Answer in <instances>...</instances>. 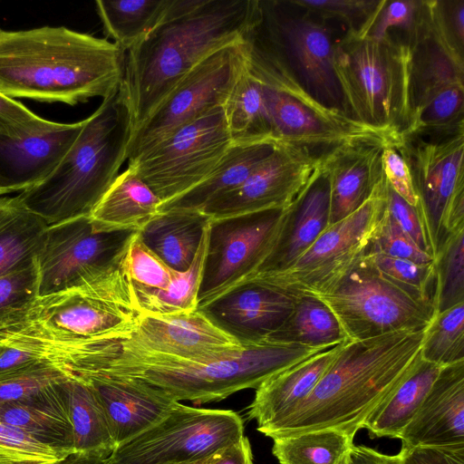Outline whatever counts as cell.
Returning a JSON list of instances; mask_svg holds the SVG:
<instances>
[{
  "label": "cell",
  "mask_w": 464,
  "mask_h": 464,
  "mask_svg": "<svg viewBox=\"0 0 464 464\" xmlns=\"http://www.w3.org/2000/svg\"><path fill=\"white\" fill-rule=\"evenodd\" d=\"M256 0H171L160 22L125 53L119 89L135 131L199 63L244 41Z\"/></svg>",
  "instance_id": "1"
},
{
  "label": "cell",
  "mask_w": 464,
  "mask_h": 464,
  "mask_svg": "<svg viewBox=\"0 0 464 464\" xmlns=\"http://www.w3.org/2000/svg\"><path fill=\"white\" fill-rule=\"evenodd\" d=\"M125 52L105 38L64 26L0 29V92L75 105L121 84Z\"/></svg>",
  "instance_id": "2"
},
{
  "label": "cell",
  "mask_w": 464,
  "mask_h": 464,
  "mask_svg": "<svg viewBox=\"0 0 464 464\" xmlns=\"http://www.w3.org/2000/svg\"><path fill=\"white\" fill-rule=\"evenodd\" d=\"M427 326L346 342L310 395L261 433L336 429L354 437L420 355Z\"/></svg>",
  "instance_id": "3"
},
{
  "label": "cell",
  "mask_w": 464,
  "mask_h": 464,
  "mask_svg": "<svg viewBox=\"0 0 464 464\" xmlns=\"http://www.w3.org/2000/svg\"><path fill=\"white\" fill-rule=\"evenodd\" d=\"M326 349L266 340L211 360L187 362L119 350L115 343L85 374L136 378L176 401L205 403L224 400L241 390H256L271 377Z\"/></svg>",
  "instance_id": "4"
},
{
  "label": "cell",
  "mask_w": 464,
  "mask_h": 464,
  "mask_svg": "<svg viewBox=\"0 0 464 464\" xmlns=\"http://www.w3.org/2000/svg\"><path fill=\"white\" fill-rule=\"evenodd\" d=\"M129 109L119 91L87 119L56 169L19 193L25 207L50 226L90 216L127 160Z\"/></svg>",
  "instance_id": "5"
},
{
  "label": "cell",
  "mask_w": 464,
  "mask_h": 464,
  "mask_svg": "<svg viewBox=\"0 0 464 464\" xmlns=\"http://www.w3.org/2000/svg\"><path fill=\"white\" fill-rule=\"evenodd\" d=\"M140 314L124 259L98 279L37 297L25 312L3 322L0 332L56 343L123 340Z\"/></svg>",
  "instance_id": "6"
},
{
  "label": "cell",
  "mask_w": 464,
  "mask_h": 464,
  "mask_svg": "<svg viewBox=\"0 0 464 464\" xmlns=\"http://www.w3.org/2000/svg\"><path fill=\"white\" fill-rule=\"evenodd\" d=\"M410 46L391 33L382 40L346 34L334 46L343 112L399 140L410 116Z\"/></svg>",
  "instance_id": "7"
},
{
  "label": "cell",
  "mask_w": 464,
  "mask_h": 464,
  "mask_svg": "<svg viewBox=\"0 0 464 464\" xmlns=\"http://www.w3.org/2000/svg\"><path fill=\"white\" fill-rule=\"evenodd\" d=\"M246 51L248 68L262 82L273 135L280 143L330 150L357 141H397L317 101L280 57Z\"/></svg>",
  "instance_id": "8"
},
{
  "label": "cell",
  "mask_w": 464,
  "mask_h": 464,
  "mask_svg": "<svg viewBox=\"0 0 464 464\" xmlns=\"http://www.w3.org/2000/svg\"><path fill=\"white\" fill-rule=\"evenodd\" d=\"M406 41L410 46V116L405 130L435 133L461 127L463 53L445 34L434 1H423L419 21Z\"/></svg>",
  "instance_id": "9"
},
{
  "label": "cell",
  "mask_w": 464,
  "mask_h": 464,
  "mask_svg": "<svg viewBox=\"0 0 464 464\" xmlns=\"http://www.w3.org/2000/svg\"><path fill=\"white\" fill-rule=\"evenodd\" d=\"M385 207L386 180L382 173L370 198L353 213L328 226L292 266L245 281L271 286L295 298L329 290L366 255Z\"/></svg>",
  "instance_id": "10"
},
{
  "label": "cell",
  "mask_w": 464,
  "mask_h": 464,
  "mask_svg": "<svg viewBox=\"0 0 464 464\" xmlns=\"http://www.w3.org/2000/svg\"><path fill=\"white\" fill-rule=\"evenodd\" d=\"M402 136L397 142L411 171L416 208L435 258L446 238L464 228V131Z\"/></svg>",
  "instance_id": "11"
},
{
  "label": "cell",
  "mask_w": 464,
  "mask_h": 464,
  "mask_svg": "<svg viewBox=\"0 0 464 464\" xmlns=\"http://www.w3.org/2000/svg\"><path fill=\"white\" fill-rule=\"evenodd\" d=\"M314 296L334 314L348 342L421 328L435 315L431 303L392 284L365 256L333 287Z\"/></svg>",
  "instance_id": "12"
},
{
  "label": "cell",
  "mask_w": 464,
  "mask_h": 464,
  "mask_svg": "<svg viewBox=\"0 0 464 464\" xmlns=\"http://www.w3.org/2000/svg\"><path fill=\"white\" fill-rule=\"evenodd\" d=\"M244 435V421L230 410L178 402L160 421L117 446L107 464H185L215 455Z\"/></svg>",
  "instance_id": "13"
},
{
  "label": "cell",
  "mask_w": 464,
  "mask_h": 464,
  "mask_svg": "<svg viewBox=\"0 0 464 464\" xmlns=\"http://www.w3.org/2000/svg\"><path fill=\"white\" fill-rule=\"evenodd\" d=\"M137 232L98 231L90 216L48 226L34 256L37 297L82 285L116 269Z\"/></svg>",
  "instance_id": "14"
},
{
  "label": "cell",
  "mask_w": 464,
  "mask_h": 464,
  "mask_svg": "<svg viewBox=\"0 0 464 464\" xmlns=\"http://www.w3.org/2000/svg\"><path fill=\"white\" fill-rule=\"evenodd\" d=\"M231 144L224 106H219L130 160L129 167L162 204L200 183Z\"/></svg>",
  "instance_id": "15"
},
{
  "label": "cell",
  "mask_w": 464,
  "mask_h": 464,
  "mask_svg": "<svg viewBox=\"0 0 464 464\" xmlns=\"http://www.w3.org/2000/svg\"><path fill=\"white\" fill-rule=\"evenodd\" d=\"M246 66L244 41L227 45L199 63L131 133L127 160L134 159L210 110L224 106Z\"/></svg>",
  "instance_id": "16"
},
{
  "label": "cell",
  "mask_w": 464,
  "mask_h": 464,
  "mask_svg": "<svg viewBox=\"0 0 464 464\" xmlns=\"http://www.w3.org/2000/svg\"><path fill=\"white\" fill-rule=\"evenodd\" d=\"M287 208L210 220L198 308L258 269L275 246Z\"/></svg>",
  "instance_id": "17"
},
{
  "label": "cell",
  "mask_w": 464,
  "mask_h": 464,
  "mask_svg": "<svg viewBox=\"0 0 464 464\" xmlns=\"http://www.w3.org/2000/svg\"><path fill=\"white\" fill-rule=\"evenodd\" d=\"M321 155L281 143L237 188L206 206L210 220L289 208L320 176Z\"/></svg>",
  "instance_id": "18"
},
{
  "label": "cell",
  "mask_w": 464,
  "mask_h": 464,
  "mask_svg": "<svg viewBox=\"0 0 464 464\" xmlns=\"http://www.w3.org/2000/svg\"><path fill=\"white\" fill-rule=\"evenodd\" d=\"M119 350L204 362L244 347L201 309L173 314H140L132 333L117 340Z\"/></svg>",
  "instance_id": "19"
},
{
  "label": "cell",
  "mask_w": 464,
  "mask_h": 464,
  "mask_svg": "<svg viewBox=\"0 0 464 464\" xmlns=\"http://www.w3.org/2000/svg\"><path fill=\"white\" fill-rule=\"evenodd\" d=\"M295 300L271 286L244 281L198 309L246 344L267 340L291 314Z\"/></svg>",
  "instance_id": "20"
},
{
  "label": "cell",
  "mask_w": 464,
  "mask_h": 464,
  "mask_svg": "<svg viewBox=\"0 0 464 464\" xmlns=\"http://www.w3.org/2000/svg\"><path fill=\"white\" fill-rule=\"evenodd\" d=\"M77 376L94 390L116 447L162 420L179 402L136 378L105 372Z\"/></svg>",
  "instance_id": "21"
},
{
  "label": "cell",
  "mask_w": 464,
  "mask_h": 464,
  "mask_svg": "<svg viewBox=\"0 0 464 464\" xmlns=\"http://www.w3.org/2000/svg\"><path fill=\"white\" fill-rule=\"evenodd\" d=\"M399 439L407 448L464 449V362L441 369Z\"/></svg>",
  "instance_id": "22"
},
{
  "label": "cell",
  "mask_w": 464,
  "mask_h": 464,
  "mask_svg": "<svg viewBox=\"0 0 464 464\" xmlns=\"http://www.w3.org/2000/svg\"><path fill=\"white\" fill-rule=\"evenodd\" d=\"M85 120L60 123L18 139L0 137V193L23 192L45 179L81 132Z\"/></svg>",
  "instance_id": "23"
},
{
  "label": "cell",
  "mask_w": 464,
  "mask_h": 464,
  "mask_svg": "<svg viewBox=\"0 0 464 464\" xmlns=\"http://www.w3.org/2000/svg\"><path fill=\"white\" fill-rule=\"evenodd\" d=\"M385 143H345L321 155V172L329 187V226L353 213L370 198L382 178Z\"/></svg>",
  "instance_id": "24"
},
{
  "label": "cell",
  "mask_w": 464,
  "mask_h": 464,
  "mask_svg": "<svg viewBox=\"0 0 464 464\" xmlns=\"http://www.w3.org/2000/svg\"><path fill=\"white\" fill-rule=\"evenodd\" d=\"M329 187L327 179L321 172L287 208L273 249L248 278L279 272L292 266L329 226Z\"/></svg>",
  "instance_id": "25"
},
{
  "label": "cell",
  "mask_w": 464,
  "mask_h": 464,
  "mask_svg": "<svg viewBox=\"0 0 464 464\" xmlns=\"http://www.w3.org/2000/svg\"><path fill=\"white\" fill-rule=\"evenodd\" d=\"M345 343L291 366L256 389L246 415L256 422L258 431L262 432L285 418L310 395Z\"/></svg>",
  "instance_id": "26"
},
{
  "label": "cell",
  "mask_w": 464,
  "mask_h": 464,
  "mask_svg": "<svg viewBox=\"0 0 464 464\" xmlns=\"http://www.w3.org/2000/svg\"><path fill=\"white\" fill-rule=\"evenodd\" d=\"M63 382L24 400L0 404V421L57 451L75 452Z\"/></svg>",
  "instance_id": "27"
},
{
  "label": "cell",
  "mask_w": 464,
  "mask_h": 464,
  "mask_svg": "<svg viewBox=\"0 0 464 464\" xmlns=\"http://www.w3.org/2000/svg\"><path fill=\"white\" fill-rule=\"evenodd\" d=\"M281 144L264 140L231 144L212 171L197 186L160 204L159 212L171 209L201 211L216 198L239 186Z\"/></svg>",
  "instance_id": "28"
},
{
  "label": "cell",
  "mask_w": 464,
  "mask_h": 464,
  "mask_svg": "<svg viewBox=\"0 0 464 464\" xmlns=\"http://www.w3.org/2000/svg\"><path fill=\"white\" fill-rule=\"evenodd\" d=\"M209 221L201 211L158 212L138 230V237L169 267L183 272L191 265Z\"/></svg>",
  "instance_id": "29"
},
{
  "label": "cell",
  "mask_w": 464,
  "mask_h": 464,
  "mask_svg": "<svg viewBox=\"0 0 464 464\" xmlns=\"http://www.w3.org/2000/svg\"><path fill=\"white\" fill-rule=\"evenodd\" d=\"M442 368L420 355L402 380L371 412L362 429L367 430L371 438L399 439Z\"/></svg>",
  "instance_id": "30"
},
{
  "label": "cell",
  "mask_w": 464,
  "mask_h": 464,
  "mask_svg": "<svg viewBox=\"0 0 464 464\" xmlns=\"http://www.w3.org/2000/svg\"><path fill=\"white\" fill-rule=\"evenodd\" d=\"M160 199L132 168L120 173L90 215L98 231L139 230L159 212Z\"/></svg>",
  "instance_id": "31"
},
{
  "label": "cell",
  "mask_w": 464,
  "mask_h": 464,
  "mask_svg": "<svg viewBox=\"0 0 464 464\" xmlns=\"http://www.w3.org/2000/svg\"><path fill=\"white\" fill-rule=\"evenodd\" d=\"M72 428L75 452L108 458L115 450L106 416L91 384L71 375L62 382Z\"/></svg>",
  "instance_id": "32"
},
{
  "label": "cell",
  "mask_w": 464,
  "mask_h": 464,
  "mask_svg": "<svg viewBox=\"0 0 464 464\" xmlns=\"http://www.w3.org/2000/svg\"><path fill=\"white\" fill-rule=\"evenodd\" d=\"M224 113L232 144L278 141L273 135L262 82L248 66L228 95Z\"/></svg>",
  "instance_id": "33"
},
{
  "label": "cell",
  "mask_w": 464,
  "mask_h": 464,
  "mask_svg": "<svg viewBox=\"0 0 464 464\" xmlns=\"http://www.w3.org/2000/svg\"><path fill=\"white\" fill-rule=\"evenodd\" d=\"M47 227L19 195L0 196V275L34 258Z\"/></svg>",
  "instance_id": "34"
},
{
  "label": "cell",
  "mask_w": 464,
  "mask_h": 464,
  "mask_svg": "<svg viewBox=\"0 0 464 464\" xmlns=\"http://www.w3.org/2000/svg\"><path fill=\"white\" fill-rule=\"evenodd\" d=\"M267 340L320 348L348 342L332 311L313 295L297 297L291 314Z\"/></svg>",
  "instance_id": "35"
},
{
  "label": "cell",
  "mask_w": 464,
  "mask_h": 464,
  "mask_svg": "<svg viewBox=\"0 0 464 464\" xmlns=\"http://www.w3.org/2000/svg\"><path fill=\"white\" fill-rule=\"evenodd\" d=\"M170 1L98 0L95 5L104 33L126 53L160 22Z\"/></svg>",
  "instance_id": "36"
},
{
  "label": "cell",
  "mask_w": 464,
  "mask_h": 464,
  "mask_svg": "<svg viewBox=\"0 0 464 464\" xmlns=\"http://www.w3.org/2000/svg\"><path fill=\"white\" fill-rule=\"evenodd\" d=\"M354 437L327 428L276 437L272 453L280 464H343Z\"/></svg>",
  "instance_id": "37"
},
{
  "label": "cell",
  "mask_w": 464,
  "mask_h": 464,
  "mask_svg": "<svg viewBox=\"0 0 464 464\" xmlns=\"http://www.w3.org/2000/svg\"><path fill=\"white\" fill-rule=\"evenodd\" d=\"M208 227L209 223L189 267L183 272L178 271L166 290H133L135 302L140 314H173L189 313L198 309V291L208 246Z\"/></svg>",
  "instance_id": "38"
},
{
  "label": "cell",
  "mask_w": 464,
  "mask_h": 464,
  "mask_svg": "<svg viewBox=\"0 0 464 464\" xmlns=\"http://www.w3.org/2000/svg\"><path fill=\"white\" fill-rule=\"evenodd\" d=\"M435 314L464 303V228L451 233L434 258Z\"/></svg>",
  "instance_id": "39"
},
{
  "label": "cell",
  "mask_w": 464,
  "mask_h": 464,
  "mask_svg": "<svg viewBox=\"0 0 464 464\" xmlns=\"http://www.w3.org/2000/svg\"><path fill=\"white\" fill-rule=\"evenodd\" d=\"M420 355L441 367L464 362V303L434 315L427 327Z\"/></svg>",
  "instance_id": "40"
},
{
  "label": "cell",
  "mask_w": 464,
  "mask_h": 464,
  "mask_svg": "<svg viewBox=\"0 0 464 464\" xmlns=\"http://www.w3.org/2000/svg\"><path fill=\"white\" fill-rule=\"evenodd\" d=\"M365 256L392 284L419 301L432 304L434 262L418 264L380 253Z\"/></svg>",
  "instance_id": "41"
},
{
  "label": "cell",
  "mask_w": 464,
  "mask_h": 464,
  "mask_svg": "<svg viewBox=\"0 0 464 464\" xmlns=\"http://www.w3.org/2000/svg\"><path fill=\"white\" fill-rule=\"evenodd\" d=\"M324 19L341 20L348 28L346 34L364 37L382 1L376 0H295L288 2Z\"/></svg>",
  "instance_id": "42"
},
{
  "label": "cell",
  "mask_w": 464,
  "mask_h": 464,
  "mask_svg": "<svg viewBox=\"0 0 464 464\" xmlns=\"http://www.w3.org/2000/svg\"><path fill=\"white\" fill-rule=\"evenodd\" d=\"M125 266L133 290H166L178 272L148 248L138 232L130 244Z\"/></svg>",
  "instance_id": "43"
},
{
  "label": "cell",
  "mask_w": 464,
  "mask_h": 464,
  "mask_svg": "<svg viewBox=\"0 0 464 464\" xmlns=\"http://www.w3.org/2000/svg\"><path fill=\"white\" fill-rule=\"evenodd\" d=\"M66 455L0 421V464H52Z\"/></svg>",
  "instance_id": "44"
},
{
  "label": "cell",
  "mask_w": 464,
  "mask_h": 464,
  "mask_svg": "<svg viewBox=\"0 0 464 464\" xmlns=\"http://www.w3.org/2000/svg\"><path fill=\"white\" fill-rule=\"evenodd\" d=\"M36 298L34 258L0 275V321L27 310Z\"/></svg>",
  "instance_id": "45"
},
{
  "label": "cell",
  "mask_w": 464,
  "mask_h": 464,
  "mask_svg": "<svg viewBox=\"0 0 464 464\" xmlns=\"http://www.w3.org/2000/svg\"><path fill=\"white\" fill-rule=\"evenodd\" d=\"M72 374L45 362L32 369L0 377V404L28 398Z\"/></svg>",
  "instance_id": "46"
},
{
  "label": "cell",
  "mask_w": 464,
  "mask_h": 464,
  "mask_svg": "<svg viewBox=\"0 0 464 464\" xmlns=\"http://www.w3.org/2000/svg\"><path fill=\"white\" fill-rule=\"evenodd\" d=\"M367 253H380L418 264L434 262V258L422 251L392 218L386 207Z\"/></svg>",
  "instance_id": "47"
},
{
  "label": "cell",
  "mask_w": 464,
  "mask_h": 464,
  "mask_svg": "<svg viewBox=\"0 0 464 464\" xmlns=\"http://www.w3.org/2000/svg\"><path fill=\"white\" fill-rule=\"evenodd\" d=\"M422 4L423 1L414 0H382L381 8L364 37L380 41L392 28L402 30L409 36L419 21Z\"/></svg>",
  "instance_id": "48"
},
{
  "label": "cell",
  "mask_w": 464,
  "mask_h": 464,
  "mask_svg": "<svg viewBox=\"0 0 464 464\" xmlns=\"http://www.w3.org/2000/svg\"><path fill=\"white\" fill-rule=\"evenodd\" d=\"M57 123L39 117L21 102L0 92V137L18 139Z\"/></svg>",
  "instance_id": "49"
},
{
  "label": "cell",
  "mask_w": 464,
  "mask_h": 464,
  "mask_svg": "<svg viewBox=\"0 0 464 464\" xmlns=\"http://www.w3.org/2000/svg\"><path fill=\"white\" fill-rule=\"evenodd\" d=\"M398 141H389L382 150V169L389 187L410 205L418 207L412 178L408 164L401 153Z\"/></svg>",
  "instance_id": "50"
},
{
  "label": "cell",
  "mask_w": 464,
  "mask_h": 464,
  "mask_svg": "<svg viewBox=\"0 0 464 464\" xmlns=\"http://www.w3.org/2000/svg\"><path fill=\"white\" fill-rule=\"evenodd\" d=\"M386 208L389 215L398 226L424 252L431 255V250L417 208L395 193L386 182Z\"/></svg>",
  "instance_id": "51"
},
{
  "label": "cell",
  "mask_w": 464,
  "mask_h": 464,
  "mask_svg": "<svg viewBox=\"0 0 464 464\" xmlns=\"http://www.w3.org/2000/svg\"><path fill=\"white\" fill-rule=\"evenodd\" d=\"M440 24L450 43L461 53L464 44V1H435Z\"/></svg>",
  "instance_id": "52"
},
{
  "label": "cell",
  "mask_w": 464,
  "mask_h": 464,
  "mask_svg": "<svg viewBox=\"0 0 464 464\" xmlns=\"http://www.w3.org/2000/svg\"><path fill=\"white\" fill-rule=\"evenodd\" d=\"M401 464H464V449L401 446Z\"/></svg>",
  "instance_id": "53"
},
{
  "label": "cell",
  "mask_w": 464,
  "mask_h": 464,
  "mask_svg": "<svg viewBox=\"0 0 464 464\" xmlns=\"http://www.w3.org/2000/svg\"><path fill=\"white\" fill-rule=\"evenodd\" d=\"M402 451L389 455L365 445L353 444L343 464H401Z\"/></svg>",
  "instance_id": "54"
},
{
  "label": "cell",
  "mask_w": 464,
  "mask_h": 464,
  "mask_svg": "<svg viewBox=\"0 0 464 464\" xmlns=\"http://www.w3.org/2000/svg\"><path fill=\"white\" fill-rule=\"evenodd\" d=\"M213 464H254L251 444L247 437L243 436L237 442L223 450Z\"/></svg>",
  "instance_id": "55"
},
{
  "label": "cell",
  "mask_w": 464,
  "mask_h": 464,
  "mask_svg": "<svg viewBox=\"0 0 464 464\" xmlns=\"http://www.w3.org/2000/svg\"><path fill=\"white\" fill-rule=\"evenodd\" d=\"M52 464H107V458L82 452H72Z\"/></svg>",
  "instance_id": "56"
},
{
  "label": "cell",
  "mask_w": 464,
  "mask_h": 464,
  "mask_svg": "<svg viewBox=\"0 0 464 464\" xmlns=\"http://www.w3.org/2000/svg\"><path fill=\"white\" fill-rule=\"evenodd\" d=\"M222 451H220L215 455H212L210 457H208V458L197 460V461L189 462V463H185V464H213L220 457Z\"/></svg>",
  "instance_id": "57"
},
{
  "label": "cell",
  "mask_w": 464,
  "mask_h": 464,
  "mask_svg": "<svg viewBox=\"0 0 464 464\" xmlns=\"http://www.w3.org/2000/svg\"><path fill=\"white\" fill-rule=\"evenodd\" d=\"M0 196H2L1 193H0Z\"/></svg>",
  "instance_id": "58"
}]
</instances>
